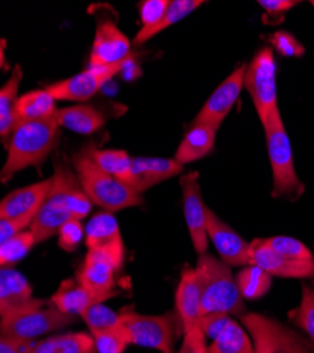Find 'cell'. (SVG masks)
Listing matches in <instances>:
<instances>
[{"label":"cell","mask_w":314,"mask_h":353,"mask_svg":"<svg viewBox=\"0 0 314 353\" xmlns=\"http://www.w3.org/2000/svg\"><path fill=\"white\" fill-rule=\"evenodd\" d=\"M59 127L55 114L48 119L20 123L6 147L8 159L0 172L2 183L9 182L16 173L30 166L40 169L54 150Z\"/></svg>","instance_id":"1"},{"label":"cell","mask_w":314,"mask_h":353,"mask_svg":"<svg viewBox=\"0 0 314 353\" xmlns=\"http://www.w3.org/2000/svg\"><path fill=\"white\" fill-rule=\"evenodd\" d=\"M93 145H85L72 158L78 179L92 201L112 213L143 204L141 193L97 165L93 158Z\"/></svg>","instance_id":"2"},{"label":"cell","mask_w":314,"mask_h":353,"mask_svg":"<svg viewBox=\"0 0 314 353\" xmlns=\"http://www.w3.org/2000/svg\"><path fill=\"white\" fill-rule=\"evenodd\" d=\"M197 286L202 300V311H222L230 315L241 316L246 314L242 296L238 290L237 280L233 276L230 265L207 252L199 255L195 268Z\"/></svg>","instance_id":"3"},{"label":"cell","mask_w":314,"mask_h":353,"mask_svg":"<svg viewBox=\"0 0 314 353\" xmlns=\"http://www.w3.org/2000/svg\"><path fill=\"white\" fill-rule=\"evenodd\" d=\"M120 325L127 332L133 345L153 347L164 353L175 350V342L184 332L181 316L177 312L164 315H143L131 307L123 308L120 312Z\"/></svg>","instance_id":"4"},{"label":"cell","mask_w":314,"mask_h":353,"mask_svg":"<svg viewBox=\"0 0 314 353\" xmlns=\"http://www.w3.org/2000/svg\"><path fill=\"white\" fill-rule=\"evenodd\" d=\"M264 128L266 135L268 155L272 166L273 196L296 200L303 194L304 188L295 170L292 145L282 121L281 112L275 114L264 125Z\"/></svg>","instance_id":"5"},{"label":"cell","mask_w":314,"mask_h":353,"mask_svg":"<svg viewBox=\"0 0 314 353\" xmlns=\"http://www.w3.org/2000/svg\"><path fill=\"white\" fill-rule=\"evenodd\" d=\"M78 183L79 179L77 173L59 162L55 163L52 186L30 225L37 243L58 235L61 227L72 219L68 207V194Z\"/></svg>","instance_id":"6"},{"label":"cell","mask_w":314,"mask_h":353,"mask_svg":"<svg viewBox=\"0 0 314 353\" xmlns=\"http://www.w3.org/2000/svg\"><path fill=\"white\" fill-rule=\"evenodd\" d=\"M241 323L248 331L257 353H307L314 352V341H307L293 330L265 315L246 312Z\"/></svg>","instance_id":"7"},{"label":"cell","mask_w":314,"mask_h":353,"mask_svg":"<svg viewBox=\"0 0 314 353\" xmlns=\"http://www.w3.org/2000/svg\"><path fill=\"white\" fill-rule=\"evenodd\" d=\"M244 88L250 93L257 114L259 116L262 125H265L279 113L276 96V62L271 47L259 50L253 61L247 63Z\"/></svg>","instance_id":"8"},{"label":"cell","mask_w":314,"mask_h":353,"mask_svg":"<svg viewBox=\"0 0 314 353\" xmlns=\"http://www.w3.org/2000/svg\"><path fill=\"white\" fill-rule=\"evenodd\" d=\"M96 17V34L92 46L89 66H103L121 62L130 58L131 43L117 26V14L109 5H96L90 8Z\"/></svg>","instance_id":"9"},{"label":"cell","mask_w":314,"mask_h":353,"mask_svg":"<svg viewBox=\"0 0 314 353\" xmlns=\"http://www.w3.org/2000/svg\"><path fill=\"white\" fill-rule=\"evenodd\" d=\"M177 312L181 316L184 327V343L179 349L182 353H204L207 352L206 335L200 328L203 315L200 292L195 269L184 268L175 294Z\"/></svg>","instance_id":"10"},{"label":"cell","mask_w":314,"mask_h":353,"mask_svg":"<svg viewBox=\"0 0 314 353\" xmlns=\"http://www.w3.org/2000/svg\"><path fill=\"white\" fill-rule=\"evenodd\" d=\"M78 323L77 315L61 311L58 307H40L28 312L0 319V336L36 339Z\"/></svg>","instance_id":"11"},{"label":"cell","mask_w":314,"mask_h":353,"mask_svg":"<svg viewBox=\"0 0 314 353\" xmlns=\"http://www.w3.org/2000/svg\"><path fill=\"white\" fill-rule=\"evenodd\" d=\"M133 58L134 55L117 63L89 66L84 72L51 83L46 86V89L55 97L57 101H88L101 89L104 83L116 77L120 70H123L133 61Z\"/></svg>","instance_id":"12"},{"label":"cell","mask_w":314,"mask_h":353,"mask_svg":"<svg viewBox=\"0 0 314 353\" xmlns=\"http://www.w3.org/2000/svg\"><path fill=\"white\" fill-rule=\"evenodd\" d=\"M85 243L89 251H97L110 258L120 269L124 261V243L119 223L112 211H100L85 227Z\"/></svg>","instance_id":"13"},{"label":"cell","mask_w":314,"mask_h":353,"mask_svg":"<svg viewBox=\"0 0 314 353\" xmlns=\"http://www.w3.org/2000/svg\"><path fill=\"white\" fill-rule=\"evenodd\" d=\"M184 192V211L188 231L192 238L195 251L202 255L207 251V207L203 203L202 190L199 185V173L190 172L181 178Z\"/></svg>","instance_id":"14"},{"label":"cell","mask_w":314,"mask_h":353,"mask_svg":"<svg viewBox=\"0 0 314 353\" xmlns=\"http://www.w3.org/2000/svg\"><path fill=\"white\" fill-rule=\"evenodd\" d=\"M46 300L32 297V289L23 274L12 268L0 272V319L20 315L46 305Z\"/></svg>","instance_id":"15"},{"label":"cell","mask_w":314,"mask_h":353,"mask_svg":"<svg viewBox=\"0 0 314 353\" xmlns=\"http://www.w3.org/2000/svg\"><path fill=\"white\" fill-rule=\"evenodd\" d=\"M246 69L247 63H242L234 69V72L226 81H223V83L213 92V94L207 99L193 123L207 124L219 130L222 123L231 112L233 105L235 104L244 88Z\"/></svg>","instance_id":"16"},{"label":"cell","mask_w":314,"mask_h":353,"mask_svg":"<svg viewBox=\"0 0 314 353\" xmlns=\"http://www.w3.org/2000/svg\"><path fill=\"white\" fill-rule=\"evenodd\" d=\"M207 234L220 258L230 266L251 265V243L244 241L215 211L207 207Z\"/></svg>","instance_id":"17"},{"label":"cell","mask_w":314,"mask_h":353,"mask_svg":"<svg viewBox=\"0 0 314 353\" xmlns=\"http://www.w3.org/2000/svg\"><path fill=\"white\" fill-rule=\"evenodd\" d=\"M120 270L116 263L104 254L97 251H88L85 261L75 279L82 286L96 294H108L116 297L119 292L115 290L116 273Z\"/></svg>","instance_id":"18"},{"label":"cell","mask_w":314,"mask_h":353,"mask_svg":"<svg viewBox=\"0 0 314 353\" xmlns=\"http://www.w3.org/2000/svg\"><path fill=\"white\" fill-rule=\"evenodd\" d=\"M251 265L261 266L272 276L288 279H310L314 277V259H295L279 255L268 246L254 239L251 242Z\"/></svg>","instance_id":"19"},{"label":"cell","mask_w":314,"mask_h":353,"mask_svg":"<svg viewBox=\"0 0 314 353\" xmlns=\"http://www.w3.org/2000/svg\"><path fill=\"white\" fill-rule=\"evenodd\" d=\"M182 170L184 165L175 158H133L130 186L138 193H144L155 185L182 173Z\"/></svg>","instance_id":"20"},{"label":"cell","mask_w":314,"mask_h":353,"mask_svg":"<svg viewBox=\"0 0 314 353\" xmlns=\"http://www.w3.org/2000/svg\"><path fill=\"white\" fill-rule=\"evenodd\" d=\"M52 186V176L34 185L13 190L0 203V219L37 213Z\"/></svg>","instance_id":"21"},{"label":"cell","mask_w":314,"mask_h":353,"mask_svg":"<svg viewBox=\"0 0 314 353\" xmlns=\"http://www.w3.org/2000/svg\"><path fill=\"white\" fill-rule=\"evenodd\" d=\"M113 297L90 292L89 289L82 286L77 279H68L62 281L59 289L52 294L51 301L61 311L81 316V314L90 305L104 303Z\"/></svg>","instance_id":"22"},{"label":"cell","mask_w":314,"mask_h":353,"mask_svg":"<svg viewBox=\"0 0 314 353\" xmlns=\"http://www.w3.org/2000/svg\"><path fill=\"white\" fill-rule=\"evenodd\" d=\"M61 127L78 134L90 135L106 124L108 116L95 104H77L58 109L55 113Z\"/></svg>","instance_id":"23"},{"label":"cell","mask_w":314,"mask_h":353,"mask_svg":"<svg viewBox=\"0 0 314 353\" xmlns=\"http://www.w3.org/2000/svg\"><path fill=\"white\" fill-rule=\"evenodd\" d=\"M216 132L217 128L212 125L193 123L185 138L182 139L181 145L178 147L175 159L179 163L186 165L204 158L212 152L215 147Z\"/></svg>","instance_id":"24"},{"label":"cell","mask_w":314,"mask_h":353,"mask_svg":"<svg viewBox=\"0 0 314 353\" xmlns=\"http://www.w3.org/2000/svg\"><path fill=\"white\" fill-rule=\"evenodd\" d=\"M55 97L46 88L21 94L17 99L14 109L17 125L24 121L52 117L58 110L55 108Z\"/></svg>","instance_id":"25"},{"label":"cell","mask_w":314,"mask_h":353,"mask_svg":"<svg viewBox=\"0 0 314 353\" xmlns=\"http://www.w3.org/2000/svg\"><path fill=\"white\" fill-rule=\"evenodd\" d=\"M23 79V69L20 65H16L12 70V75L6 85L0 89V137L3 144L8 147L10 135L17 127L14 109L17 103V93Z\"/></svg>","instance_id":"26"},{"label":"cell","mask_w":314,"mask_h":353,"mask_svg":"<svg viewBox=\"0 0 314 353\" xmlns=\"http://www.w3.org/2000/svg\"><path fill=\"white\" fill-rule=\"evenodd\" d=\"M206 2H208V0H169V5L166 8V12L162 20L153 27H141V30H139L135 35L133 46L135 47L143 46L144 43L155 37V35L159 34L161 31L188 17L190 13H193L197 8H200Z\"/></svg>","instance_id":"27"},{"label":"cell","mask_w":314,"mask_h":353,"mask_svg":"<svg viewBox=\"0 0 314 353\" xmlns=\"http://www.w3.org/2000/svg\"><path fill=\"white\" fill-rule=\"evenodd\" d=\"M96 352L95 338L88 332H69L36 339L32 353H92Z\"/></svg>","instance_id":"28"},{"label":"cell","mask_w":314,"mask_h":353,"mask_svg":"<svg viewBox=\"0 0 314 353\" xmlns=\"http://www.w3.org/2000/svg\"><path fill=\"white\" fill-rule=\"evenodd\" d=\"M208 353H253L254 343L250 335L233 319L226 323L212 345L207 346Z\"/></svg>","instance_id":"29"},{"label":"cell","mask_w":314,"mask_h":353,"mask_svg":"<svg viewBox=\"0 0 314 353\" xmlns=\"http://www.w3.org/2000/svg\"><path fill=\"white\" fill-rule=\"evenodd\" d=\"M235 280L241 296L246 300L262 299L272 288V274L257 265L239 270Z\"/></svg>","instance_id":"30"},{"label":"cell","mask_w":314,"mask_h":353,"mask_svg":"<svg viewBox=\"0 0 314 353\" xmlns=\"http://www.w3.org/2000/svg\"><path fill=\"white\" fill-rule=\"evenodd\" d=\"M93 158L97 165L113 174L115 178L130 185L133 158L121 150H93Z\"/></svg>","instance_id":"31"},{"label":"cell","mask_w":314,"mask_h":353,"mask_svg":"<svg viewBox=\"0 0 314 353\" xmlns=\"http://www.w3.org/2000/svg\"><path fill=\"white\" fill-rule=\"evenodd\" d=\"M36 243L37 239L31 230L23 231L6 242L0 243V265H2V268H10L21 261Z\"/></svg>","instance_id":"32"},{"label":"cell","mask_w":314,"mask_h":353,"mask_svg":"<svg viewBox=\"0 0 314 353\" xmlns=\"http://www.w3.org/2000/svg\"><path fill=\"white\" fill-rule=\"evenodd\" d=\"M292 323L307 334L308 339L314 341V289L303 285L302 286V301L300 305L289 312Z\"/></svg>","instance_id":"33"},{"label":"cell","mask_w":314,"mask_h":353,"mask_svg":"<svg viewBox=\"0 0 314 353\" xmlns=\"http://www.w3.org/2000/svg\"><path fill=\"white\" fill-rule=\"evenodd\" d=\"M259 243L268 246L269 250L275 251L279 255L284 256H289V258H295V259H304V261H310L314 259L311 251L307 248V246L292 236H271V238H257Z\"/></svg>","instance_id":"34"},{"label":"cell","mask_w":314,"mask_h":353,"mask_svg":"<svg viewBox=\"0 0 314 353\" xmlns=\"http://www.w3.org/2000/svg\"><path fill=\"white\" fill-rule=\"evenodd\" d=\"M81 319L86 323L90 331L113 330L120 325V315L103 303L90 305L81 314Z\"/></svg>","instance_id":"35"},{"label":"cell","mask_w":314,"mask_h":353,"mask_svg":"<svg viewBox=\"0 0 314 353\" xmlns=\"http://www.w3.org/2000/svg\"><path fill=\"white\" fill-rule=\"evenodd\" d=\"M95 338L96 352L99 353H123L127 346L131 345V341L127 332L119 325L113 330H101L90 331Z\"/></svg>","instance_id":"36"},{"label":"cell","mask_w":314,"mask_h":353,"mask_svg":"<svg viewBox=\"0 0 314 353\" xmlns=\"http://www.w3.org/2000/svg\"><path fill=\"white\" fill-rule=\"evenodd\" d=\"M84 238V225L81 220H68L58 232V245L65 252H74Z\"/></svg>","instance_id":"37"},{"label":"cell","mask_w":314,"mask_h":353,"mask_svg":"<svg viewBox=\"0 0 314 353\" xmlns=\"http://www.w3.org/2000/svg\"><path fill=\"white\" fill-rule=\"evenodd\" d=\"M269 44L282 57L299 58L304 54V47L288 31H276L269 37Z\"/></svg>","instance_id":"38"},{"label":"cell","mask_w":314,"mask_h":353,"mask_svg":"<svg viewBox=\"0 0 314 353\" xmlns=\"http://www.w3.org/2000/svg\"><path fill=\"white\" fill-rule=\"evenodd\" d=\"M93 204L95 203L84 190L81 182L75 185L68 194V207H69V211H71L72 219L84 220L90 213Z\"/></svg>","instance_id":"39"},{"label":"cell","mask_w":314,"mask_h":353,"mask_svg":"<svg viewBox=\"0 0 314 353\" xmlns=\"http://www.w3.org/2000/svg\"><path fill=\"white\" fill-rule=\"evenodd\" d=\"M169 5V0H141L138 5L139 17L143 27H153L158 24Z\"/></svg>","instance_id":"40"},{"label":"cell","mask_w":314,"mask_h":353,"mask_svg":"<svg viewBox=\"0 0 314 353\" xmlns=\"http://www.w3.org/2000/svg\"><path fill=\"white\" fill-rule=\"evenodd\" d=\"M36 214L37 213H28L12 219H0V243L6 242L12 236L23 232L27 227H30Z\"/></svg>","instance_id":"41"},{"label":"cell","mask_w":314,"mask_h":353,"mask_svg":"<svg viewBox=\"0 0 314 353\" xmlns=\"http://www.w3.org/2000/svg\"><path fill=\"white\" fill-rule=\"evenodd\" d=\"M228 320H230V314L227 312H222V311L206 312L200 319V328L206 335V338L215 339Z\"/></svg>","instance_id":"42"},{"label":"cell","mask_w":314,"mask_h":353,"mask_svg":"<svg viewBox=\"0 0 314 353\" xmlns=\"http://www.w3.org/2000/svg\"><path fill=\"white\" fill-rule=\"evenodd\" d=\"M257 2L265 10L264 20L268 24H279L289 10L281 0H257Z\"/></svg>","instance_id":"43"},{"label":"cell","mask_w":314,"mask_h":353,"mask_svg":"<svg viewBox=\"0 0 314 353\" xmlns=\"http://www.w3.org/2000/svg\"><path fill=\"white\" fill-rule=\"evenodd\" d=\"M281 2L288 8V9H292L293 6L299 5V3H303V2H308L311 5H314V0H281Z\"/></svg>","instance_id":"44"}]
</instances>
